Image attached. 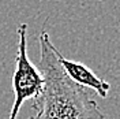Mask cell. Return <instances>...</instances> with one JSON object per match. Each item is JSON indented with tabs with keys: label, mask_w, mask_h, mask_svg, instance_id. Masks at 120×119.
Instances as JSON below:
<instances>
[{
	"label": "cell",
	"mask_w": 120,
	"mask_h": 119,
	"mask_svg": "<svg viewBox=\"0 0 120 119\" xmlns=\"http://www.w3.org/2000/svg\"><path fill=\"white\" fill-rule=\"evenodd\" d=\"M38 41V70L44 77V86L41 93L33 99L34 115L29 119H105L93 92L71 81L64 73L45 30Z\"/></svg>",
	"instance_id": "obj_1"
},
{
	"label": "cell",
	"mask_w": 120,
	"mask_h": 119,
	"mask_svg": "<svg viewBox=\"0 0 120 119\" xmlns=\"http://www.w3.org/2000/svg\"><path fill=\"white\" fill-rule=\"evenodd\" d=\"M18 52L15 56V70L12 75L14 103L8 119H16L23 103L36 99L44 86V77L36 64L27 56V25L21 23L16 29Z\"/></svg>",
	"instance_id": "obj_2"
},
{
	"label": "cell",
	"mask_w": 120,
	"mask_h": 119,
	"mask_svg": "<svg viewBox=\"0 0 120 119\" xmlns=\"http://www.w3.org/2000/svg\"><path fill=\"white\" fill-rule=\"evenodd\" d=\"M53 52L56 55V58L59 60L60 66L63 67L64 73L68 75V78L71 81H74L75 83L81 85L83 88H87V89H93L97 93L100 97H105L108 96V92L111 89V85L106 81L101 79L100 77L94 74L87 66H85L83 63L79 62H75V60H70L67 58H64L61 52L53 45Z\"/></svg>",
	"instance_id": "obj_3"
},
{
	"label": "cell",
	"mask_w": 120,
	"mask_h": 119,
	"mask_svg": "<svg viewBox=\"0 0 120 119\" xmlns=\"http://www.w3.org/2000/svg\"><path fill=\"white\" fill-rule=\"evenodd\" d=\"M100 1H102V0H100Z\"/></svg>",
	"instance_id": "obj_4"
}]
</instances>
